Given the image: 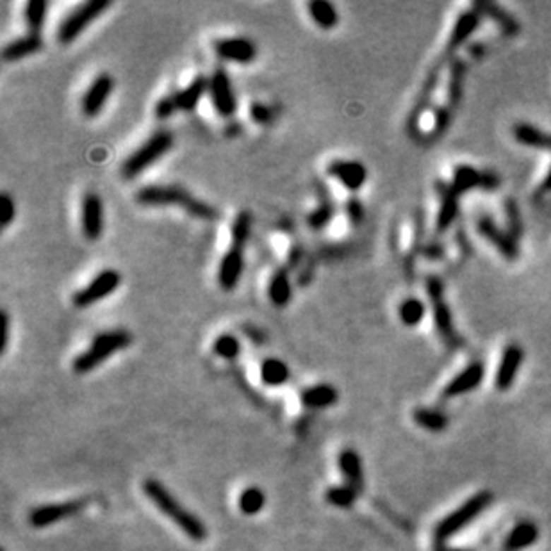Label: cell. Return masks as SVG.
I'll return each instance as SVG.
<instances>
[{
  "label": "cell",
  "mask_w": 551,
  "mask_h": 551,
  "mask_svg": "<svg viewBox=\"0 0 551 551\" xmlns=\"http://www.w3.org/2000/svg\"><path fill=\"white\" fill-rule=\"evenodd\" d=\"M136 202L143 207H182L189 216L203 222L218 220V211L213 206L195 199L180 186H146L136 193Z\"/></svg>",
  "instance_id": "6da1fadb"
},
{
  "label": "cell",
  "mask_w": 551,
  "mask_h": 551,
  "mask_svg": "<svg viewBox=\"0 0 551 551\" xmlns=\"http://www.w3.org/2000/svg\"><path fill=\"white\" fill-rule=\"evenodd\" d=\"M143 491L152 499V503H154L159 510H162L186 535L191 537L196 543L206 539L207 528L202 519H199L195 514L189 512L186 506L180 505L175 496H173L161 482L146 480L145 484H143Z\"/></svg>",
  "instance_id": "7a4b0ae2"
},
{
  "label": "cell",
  "mask_w": 551,
  "mask_h": 551,
  "mask_svg": "<svg viewBox=\"0 0 551 551\" xmlns=\"http://www.w3.org/2000/svg\"><path fill=\"white\" fill-rule=\"evenodd\" d=\"M131 343L132 336L127 330H105V332H100V334L95 336L90 348L84 350L83 353H79V355L73 359L71 367H73V372L79 373V375H86V373L93 372L97 366L104 364L111 355L129 348Z\"/></svg>",
  "instance_id": "3957f363"
},
{
  "label": "cell",
  "mask_w": 551,
  "mask_h": 551,
  "mask_svg": "<svg viewBox=\"0 0 551 551\" xmlns=\"http://www.w3.org/2000/svg\"><path fill=\"white\" fill-rule=\"evenodd\" d=\"M173 134L170 131H158L146 139L139 148H136L122 165V177L124 179H136L141 175L146 168H150L154 162L173 148Z\"/></svg>",
  "instance_id": "277c9868"
},
{
  "label": "cell",
  "mask_w": 551,
  "mask_h": 551,
  "mask_svg": "<svg viewBox=\"0 0 551 551\" xmlns=\"http://www.w3.org/2000/svg\"><path fill=\"white\" fill-rule=\"evenodd\" d=\"M427 284L428 298L432 300V311H434V323L437 334L444 341V345L451 350H457L464 346L461 336L457 334L454 325V316H451L450 307H448L446 300H444V284L443 280L435 275H430L425 280Z\"/></svg>",
  "instance_id": "5b68a950"
},
{
  "label": "cell",
  "mask_w": 551,
  "mask_h": 551,
  "mask_svg": "<svg viewBox=\"0 0 551 551\" xmlns=\"http://www.w3.org/2000/svg\"><path fill=\"white\" fill-rule=\"evenodd\" d=\"M111 8L109 0H90L84 2L79 8L68 13L63 20H61L59 27H57V42L63 45H70L71 42H76L81 34L91 25L97 18H100L107 9Z\"/></svg>",
  "instance_id": "8992f818"
},
{
  "label": "cell",
  "mask_w": 551,
  "mask_h": 551,
  "mask_svg": "<svg viewBox=\"0 0 551 551\" xmlns=\"http://www.w3.org/2000/svg\"><path fill=\"white\" fill-rule=\"evenodd\" d=\"M122 284V275L118 270L113 268H107V270H102L100 273L95 275L90 282H88L84 288H81L79 291L73 292L71 297V304L76 305L77 309H88L91 305L98 304L104 298L111 297Z\"/></svg>",
  "instance_id": "52a82bcc"
},
{
  "label": "cell",
  "mask_w": 551,
  "mask_h": 551,
  "mask_svg": "<svg viewBox=\"0 0 551 551\" xmlns=\"http://www.w3.org/2000/svg\"><path fill=\"white\" fill-rule=\"evenodd\" d=\"M491 492H478V494L473 496L471 499H468L461 509L455 510L454 514H450L446 519H443V521L437 525V528H435V539H437V543L444 540L446 537L454 535L458 530L464 528L468 523H471L473 519L491 503Z\"/></svg>",
  "instance_id": "ba28073f"
},
{
  "label": "cell",
  "mask_w": 551,
  "mask_h": 551,
  "mask_svg": "<svg viewBox=\"0 0 551 551\" xmlns=\"http://www.w3.org/2000/svg\"><path fill=\"white\" fill-rule=\"evenodd\" d=\"M209 97L213 107L222 118H232L237 111V97L227 71L218 68L209 79Z\"/></svg>",
  "instance_id": "9c48e42d"
},
{
  "label": "cell",
  "mask_w": 551,
  "mask_h": 551,
  "mask_svg": "<svg viewBox=\"0 0 551 551\" xmlns=\"http://www.w3.org/2000/svg\"><path fill=\"white\" fill-rule=\"evenodd\" d=\"M502 179L494 172H480L473 166L461 165L454 170V180L451 186L458 195L471 189H484V191H494L499 188Z\"/></svg>",
  "instance_id": "30bf717a"
},
{
  "label": "cell",
  "mask_w": 551,
  "mask_h": 551,
  "mask_svg": "<svg viewBox=\"0 0 551 551\" xmlns=\"http://www.w3.org/2000/svg\"><path fill=\"white\" fill-rule=\"evenodd\" d=\"M81 230L88 241L100 239L104 234V202L93 191H88L81 202Z\"/></svg>",
  "instance_id": "8fae6325"
},
{
  "label": "cell",
  "mask_w": 551,
  "mask_h": 551,
  "mask_svg": "<svg viewBox=\"0 0 551 551\" xmlns=\"http://www.w3.org/2000/svg\"><path fill=\"white\" fill-rule=\"evenodd\" d=\"M86 505V499H73V502L50 503V505L36 506V509L30 510L29 523L36 526V528H43V526L54 525V523H59L63 519L71 518V516H77Z\"/></svg>",
  "instance_id": "7c38bea8"
},
{
  "label": "cell",
  "mask_w": 551,
  "mask_h": 551,
  "mask_svg": "<svg viewBox=\"0 0 551 551\" xmlns=\"http://www.w3.org/2000/svg\"><path fill=\"white\" fill-rule=\"evenodd\" d=\"M213 49L220 59L236 64H250L257 57L255 43L251 40L243 38V36H230V38L216 40Z\"/></svg>",
  "instance_id": "4fadbf2b"
},
{
  "label": "cell",
  "mask_w": 551,
  "mask_h": 551,
  "mask_svg": "<svg viewBox=\"0 0 551 551\" xmlns=\"http://www.w3.org/2000/svg\"><path fill=\"white\" fill-rule=\"evenodd\" d=\"M326 175L338 180L343 188L348 191L357 193L362 189L367 180V168L360 161H346V159H336L326 166Z\"/></svg>",
  "instance_id": "5bb4252c"
},
{
  "label": "cell",
  "mask_w": 551,
  "mask_h": 551,
  "mask_svg": "<svg viewBox=\"0 0 551 551\" xmlns=\"http://www.w3.org/2000/svg\"><path fill=\"white\" fill-rule=\"evenodd\" d=\"M244 270V247L232 244L223 254L220 266H218V284L223 291L230 292L237 288Z\"/></svg>",
  "instance_id": "9a60e30c"
},
{
  "label": "cell",
  "mask_w": 551,
  "mask_h": 551,
  "mask_svg": "<svg viewBox=\"0 0 551 551\" xmlns=\"http://www.w3.org/2000/svg\"><path fill=\"white\" fill-rule=\"evenodd\" d=\"M114 90V79L109 73H100L84 93L81 100L83 114L88 118H95L102 113V109L107 104L109 97Z\"/></svg>",
  "instance_id": "2e32d148"
},
{
  "label": "cell",
  "mask_w": 551,
  "mask_h": 551,
  "mask_svg": "<svg viewBox=\"0 0 551 551\" xmlns=\"http://www.w3.org/2000/svg\"><path fill=\"white\" fill-rule=\"evenodd\" d=\"M476 229L485 239L491 241L492 247L505 257L506 261H516L519 257L518 241L514 239L509 232L499 229L491 216H482L476 223Z\"/></svg>",
  "instance_id": "e0dca14e"
},
{
  "label": "cell",
  "mask_w": 551,
  "mask_h": 551,
  "mask_svg": "<svg viewBox=\"0 0 551 551\" xmlns=\"http://www.w3.org/2000/svg\"><path fill=\"white\" fill-rule=\"evenodd\" d=\"M523 357H525V352L519 345L512 343V345L505 346L498 372H496V389L509 391L512 387V384L516 382V377H518L519 367L523 364Z\"/></svg>",
  "instance_id": "ac0fdd59"
},
{
  "label": "cell",
  "mask_w": 551,
  "mask_h": 551,
  "mask_svg": "<svg viewBox=\"0 0 551 551\" xmlns=\"http://www.w3.org/2000/svg\"><path fill=\"white\" fill-rule=\"evenodd\" d=\"M480 16L482 15L476 11V9H469V11H464L458 15V18L455 20L454 29H451L450 36H448L444 57H451V54H454L458 47H462L471 38V34L475 32L476 27L480 25Z\"/></svg>",
  "instance_id": "d6986e66"
},
{
  "label": "cell",
  "mask_w": 551,
  "mask_h": 551,
  "mask_svg": "<svg viewBox=\"0 0 551 551\" xmlns=\"http://www.w3.org/2000/svg\"><path fill=\"white\" fill-rule=\"evenodd\" d=\"M485 367L482 362H471L469 366H466L443 391L444 398H455L461 396V394L469 393V391H475L476 387L480 386V382L484 380Z\"/></svg>",
  "instance_id": "ffe728a7"
},
{
  "label": "cell",
  "mask_w": 551,
  "mask_h": 551,
  "mask_svg": "<svg viewBox=\"0 0 551 551\" xmlns=\"http://www.w3.org/2000/svg\"><path fill=\"white\" fill-rule=\"evenodd\" d=\"M435 191H437L439 199H441V207H439L437 214V225L439 232H444L451 227V223L455 222V218L458 214V193L455 191V188L451 184L446 182H437L435 184Z\"/></svg>",
  "instance_id": "44dd1931"
},
{
  "label": "cell",
  "mask_w": 551,
  "mask_h": 551,
  "mask_svg": "<svg viewBox=\"0 0 551 551\" xmlns=\"http://www.w3.org/2000/svg\"><path fill=\"white\" fill-rule=\"evenodd\" d=\"M473 9H476L482 16L491 18L496 25H499V29H502L505 36H518L519 34L521 25H519L518 20L514 18L512 15H509L503 8H499L498 4L491 2V0H476V2H473Z\"/></svg>",
  "instance_id": "7402d4cb"
},
{
  "label": "cell",
  "mask_w": 551,
  "mask_h": 551,
  "mask_svg": "<svg viewBox=\"0 0 551 551\" xmlns=\"http://www.w3.org/2000/svg\"><path fill=\"white\" fill-rule=\"evenodd\" d=\"M45 42L40 34H25L22 38H16L9 42L8 45L2 49V57L6 63H15V61H22L25 57L38 54L43 49Z\"/></svg>",
  "instance_id": "603a6c76"
},
{
  "label": "cell",
  "mask_w": 551,
  "mask_h": 551,
  "mask_svg": "<svg viewBox=\"0 0 551 551\" xmlns=\"http://www.w3.org/2000/svg\"><path fill=\"white\" fill-rule=\"evenodd\" d=\"M268 298L278 309L288 307L292 298V284L289 268H278L268 282Z\"/></svg>",
  "instance_id": "cb8c5ba5"
},
{
  "label": "cell",
  "mask_w": 551,
  "mask_h": 551,
  "mask_svg": "<svg viewBox=\"0 0 551 551\" xmlns=\"http://www.w3.org/2000/svg\"><path fill=\"white\" fill-rule=\"evenodd\" d=\"M300 400L307 409H326V407H332L338 403L339 393L330 384H316V386H311L302 391Z\"/></svg>",
  "instance_id": "d4e9b609"
},
{
  "label": "cell",
  "mask_w": 551,
  "mask_h": 551,
  "mask_svg": "<svg viewBox=\"0 0 551 551\" xmlns=\"http://www.w3.org/2000/svg\"><path fill=\"white\" fill-rule=\"evenodd\" d=\"M209 91V79L203 76L193 79L184 90L173 93V100L179 111H195L203 95Z\"/></svg>",
  "instance_id": "484cf974"
},
{
  "label": "cell",
  "mask_w": 551,
  "mask_h": 551,
  "mask_svg": "<svg viewBox=\"0 0 551 551\" xmlns=\"http://www.w3.org/2000/svg\"><path fill=\"white\" fill-rule=\"evenodd\" d=\"M338 464H339V469H341V473L345 475L346 484H348L350 487L355 489V491L360 494L364 489V473H362V462H360L359 454H357L355 450H350V448L348 450H343L341 454H339Z\"/></svg>",
  "instance_id": "4316f807"
},
{
  "label": "cell",
  "mask_w": 551,
  "mask_h": 551,
  "mask_svg": "<svg viewBox=\"0 0 551 551\" xmlns=\"http://www.w3.org/2000/svg\"><path fill=\"white\" fill-rule=\"evenodd\" d=\"M512 136L521 145L537 148V150L551 152V134L537 129L530 124H516L512 127Z\"/></svg>",
  "instance_id": "83f0119b"
},
{
  "label": "cell",
  "mask_w": 551,
  "mask_h": 551,
  "mask_svg": "<svg viewBox=\"0 0 551 551\" xmlns=\"http://www.w3.org/2000/svg\"><path fill=\"white\" fill-rule=\"evenodd\" d=\"M464 79H466V63L461 57H454L450 64V81H448V93H446V107L455 111L461 104L462 93H464Z\"/></svg>",
  "instance_id": "f1b7e54d"
},
{
  "label": "cell",
  "mask_w": 551,
  "mask_h": 551,
  "mask_svg": "<svg viewBox=\"0 0 551 551\" xmlns=\"http://www.w3.org/2000/svg\"><path fill=\"white\" fill-rule=\"evenodd\" d=\"M309 15H311L312 22L318 27H321L323 30L334 29L339 23V13L336 9V6L328 0H312L307 4Z\"/></svg>",
  "instance_id": "f546056e"
},
{
  "label": "cell",
  "mask_w": 551,
  "mask_h": 551,
  "mask_svg": "<svg viewBox=\"0 0 551 551\" xmlns=\"http://www.w3.org/2000/svg\"><path fill=\"white\" fill-rule=\"evenodd\" d=\"M261 380L270 387H278L289 380V366L277 357H270L261 364Z\"/></svg>",
  "instance_id": "4dcf8cb0"
},
{
  "label": "cell",
  "mask_w": 551,
  "mask_h": 551,
  "mask_svg": "<svg viewBox=\"0 0 551 551\" xmlns=\"http://www.w3.org/2000/svg\"><path fill=\"white\" fill-rule=\"evenodd\" d=\"M47 13H49V2L47 0H30L23 9V20L29 27L30 34H40L47 22Z\"/></svg>",
  "instance_id": "1f68e13d"
},
{
  "label": "cell",
  "mask_w": 551,
  "mask_h": 551,
  "mask_svg": "<svg viewBox=\"0 0 551 551\" xmlns=\"http://www.w3.org/2000/svg\"><path fill=\"white\" fill-rule=\"evenodd\" d=\"M537 537H539V532H537V526L533 523H521L506 537V550L516 551L523 550L526 546H532L537 540Z\"/></svg>",
  "instance_id": "d6a6232c"
},
{
  "label": "cell",
  "mask_w": 551,
  "mask_h": 551,
  "mask_svg": "<svg viewBox=\"0 0 551 551\" xmlns=\"http://www.w3.org/2000/svg\"><path fill=\"white\" fill-rule=\"evenodd\" d=\"M425 312H427V307H425L423 302L416 297L405 298V300L398 305V318H400V321L405 326L420 325L425 318Z\"/></svg>",
  "instance_id": "836d02e7"
},
{
  "label": "cell",
  "mask_w": 551,
  "mask_h": 551,
  "mask_svg": "<svg viewBox=\"0 0 551 551\" xmlns=\"http://www.w3.org/2000/svg\"><path fill=\"white\" fill-rule=\"evenodd\" d=\"M264 505H266V494H264L263 489L259 487L244 489L239 494V499H237V506H239L241 512L247 514V516L259 514L261 510L264 509Z\"/></svg>",
  "instance_id": "e575fe53"
},
{
  "label": "cell",
  "mask_w": 551,
  "mask_h": 551,
  "mask_svg": "<svg viewBox=\"0 0 551 551\" xmlns=\"http://www.w3.org/2000/svg\"><path fill=\"white\" fill-rule=\"evenodd\" d=\"M413 417L420 427L425 428V430L443 432L446 430L448 427L446 414L439 413V410L435 409H416L413 413Z\"/></svg>",
  "instance_id": "d590c367"
},
{
  "label": "cell",
  "mask_w": 551,
  "mask_h": 551,
  "mask_svg": "<svg viewBox=\"0 0 551 551\" xmlns=\"http://www.w3.org/2000/svg\"><path fill=\"white\" fill-rule=\"evenodd\" d=\"M251 225H254V218H251L250 211H241V213H237V216L234 218L232 222V229H230L232 244L247 247V241L251 232Z\"/></svg>",
  "instance_id": "8d00e7d4"
},
{
  "label": "cell",
  "mask_w": 551,
  "mask_h": 551,
  "mask_svg": "<svg viewBox=\"0 0 551 551\" xmlns=\"http://www.w3.org/2000/svg\"><path fill=\"white\" fill-rule=\"evenodd\" d=\"M213 352L223 360H236L241 353V343L234 334H220L214 339Z\"/></svg>",
  "instance_id": "74e56055"
},
{
  "label": "cell",
  "mask_w": 551,
  "mask_h": 551,
  "mask_svg": "<svg viewBox=\"0 0 551 551\" xmlns=\"http://www.w3.org/2000/svg\"><path fill=\"white\" fill-rule=\"evenodd\" d=\"M334 214H336L334 203L330 202V200H325V202L319 203L316 209H312L311 213L307 214V227L311 230H323L330 222H332V220H334Z\"/></svg>",
  "instance_id": "f35d334b"
},
{
  "label": "cell",
  "mask_w": 551,
  "mask_h": 551,
  "mask_svg": "<svg viewBox=\"0 0 551 551\" xmlns=\"http://www.w3.org/2000/svg\"><path fill=\"white\" fill-rule=\"evenodd\" d=\"M357 496H359V492H357L353 487H350L348 484L338 485V487H330L328 491L325 492L326 502H328L330 505L338 506V509H350V506L355 503Z\"/></svg>",
  "instance_id": "ab89813d"
},
{
  "label": "cell",
  "mask_w": 551,
  "mask_h": 551,
  "mask_svg": "<svg viewBox=\"0 0 551 551\" xmlns=\"http://www.w3.org/2000/svg\"><path fill=\"white\" fill-rule=\"evenodd\" d=\"M505 216H506V227L509 230L506 232L518 241L523 236V220L521 213H519V207L514 199H506L505 202Z\"/></svg>",
  "instance_id": "60d3db41"
},
{
  "label": "cell",
  "mask_w": 551,
  "mask_h": 551,
  "mask_svg": "<svg viewBox=\"0 0 551 551\" xmlns=\"http://www.w3.org/2000/svg\"><path fill=\"white\" fill-rule=\"evenodd\" d=\"M250 118L251 122H255V124H259V125H266L270 124L271 118H273V111H271L270 105L263 104V102H254V104L250 105Z\"/></svg>",
  "instance_id": "b9f144b4"
},
{
  "label": "cell",
  "mask_w": 551,
  "mask_h": 551,
  "mask_svg": "<svg viewBox=\"0 0 551 551\" xmlns=\"http://www.w3.org/2000/svg\"><path fill=\"white\" fill-rule=\"evenodd\" d=\"M346 209V216H348L350 223L355 227H359L360 223L364 222V216H366V211H364V206L360 203L359 199H355V196H352V199L346 202L345 206Z\"/></svg>",
  "instance_id": "7bdbcfd3"
},
{
  "label": "cell",
  "mask_w": 551,
  "mask_h": 551,
  "mask_svg": "<svg viewBox=\"0 0 551 551\" xmlns=\"http://www.w3.org/2000/svg\"><path fill=\"white\" fill-rule=\"evenodd\" d=\"M15 202H13V199L8 193H2V195H0V220H2V227H4V229L15 220Z\"/></svg>",
  "instance_id": "ee69618b"
},
{
  "label": "cell",
  "mask_w": 551,
  "mask_h": 551,
  "mask_svg": "<svg viewBox=\"0 0 551 551\" xmlns=\"http://www.w3.org/2000/svg\"><path fill=\"white\" fill-rule=\"evenodd\" d=\"M177 111H179V109H177L175 100H173V95L162 97L154 107L155 118H159V120H168V118H172Z\"/></svg>",
  "instance_id": "f6af8a7d"
},
{
  "label": "cell",
  "mask_w": 551,
  "mask_h": 551,
  "mask_svg": "<svg viewBox=\"0 0 551 551\" xmlns=\"http://www.w3.org/2000/svg\"><path fill=\"white\" fill-rule=\"evenodd\" d=\"M423 254L427 255V259H441L444 255V248L439 243H428L427 247L423 248Z\"/></svg>",
  "instance_id": "bcb514c9"
},
{
  "label": "cell",
  "mask_w": 551,
  "mask_h": 551,
  "mask_svg": "<svg viewBox=\"0 0 551 551\" xmlns=\"http://www.w3.org/2000/svg\"><path fill=\"white\" fill-rule=\"evenodd\" d=\"M244 334L254 341V345H264V339H266L263 332L255 326H244Z\"/></svg>",
  "instance_id": "7dc6e473"
},
{
  "label": "cell",
  "mask_w": 551,
  "mask_h": 551,
  "mask_svg": "<svg viewBox=\"0 0 551 551\" xmlns=\"http://www.w3.org/2000/svg\"><path fill=\"white\" fill-rule=\"evenodd\" d=\"M0 318H2V352H4L6 346H8V341H9V316H8V312L2 311Z\"/></svg>",
  "instance_id": "c3c4849f"
},
{
  "label": "cell",
  "mask_w": 551,
  "mask_h": 551,
  "mask_svg": "<svg viewBox=\"0 0 551 551\" xmlns=\"http://www.w3.org/2000/svg\"><path fill=\"white\" fill-rule=\"evenodd\" d=\"M302 257H304V248L295 247L289 251V266H298L302 263Z\"/></svg>",
  "instance_id": "681fc988"
},
{
  "label": "cell",
  "mask_w": 551,
  "mask_h": 551,
  "mask_svg": "<svg viewBox=\"0 0 551 551\" xmlns=\"http://www.w3.org/2000/svg\"><path fill=\"white\" fill-rule=\"evenodd\" d=\"M550 191H551V168L547 170L546 177H544V180H543V182H540V186H539V189H537L535 196H540V195H544V193H550Z\"/></svg>",
  "instance_id": "f907efd6"
},
{
  "label": "cell",
  "mask_w": 551,
  "mask_h": 551,
  "mask_svg": "<svg viewBox=\"0 0 551 551\" xmlns=\"http://www.w3.org/2000/svg\"><path fill=\"white\" fill-rule=\"evenodd\" d=\"M469 54L476 57V59H480V57L485 56V45L484 43H471L469 45Z\"/></svg>",
  "instance_id": "816d5d0a"
},
{
  "label": "cell",
  "mask_w": 551,
  "mask_h": 551,
  "mask_svg": "<svg viewBox=\"0 0 551 551\" xmlns=\"http://www.w3.org/2000/svg\"><path fill=\"white\" fill-rule=\"evenodd\" d=\"M241 132V125L239 124H230L225 127V134L229 136V138H232V136H237Z\"/></svg>",
  "instance_id": "f5cc1de1"
},
{
  "label": "cell",
  "mask_w": 551,
  "mask_h": 551,
  "mask_svg": "<svg viewBox=\"0 0 551 551\" xmlns=\"http://www.w3.org/2000/svg\"><path fill=\"white\" fill-rule=\"evenodd\" d=\"M435 551H462V550H448V547L437 546V547H435Z\"/></svg>",
  "instance_id": "db71d44e"
}]
</instances>
